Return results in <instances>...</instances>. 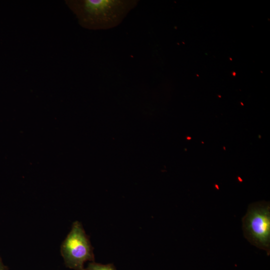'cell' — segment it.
Here are the masks:
<instances>
[{"label": "cell", "mask_w": 270, "mask_h": 270, "mask_svg": "<svg viewBox=\"0 0 270 270\" xmlns=\"http://www.w3.org/2000/svg\"><path fill=\"white\" fill-rule=\"evenodd\" d=\"M138 0H74L67 4L82 26L90 30H108L118 26Z\"/></svg>", "instance_id": "cell-1"}, {"label": "cell", "mask_w": 270, "mask_h": 270, "mask_svg": "<svg viewBox=\"0 0 270 270\" xmlns=\"http://www.w3.org/2000/svg\"><path fill=\"white\" fill-rule=\"evenodd\" d=\"M244 237L252 244L270 252V206L268 202L250 204L242 220Z\"/></svg>", "instance_id": "cell-2"}, {"label": "cell", "mask_w": 270, "mask_h": 270, "mask_svg": "<svg viewBox=\"0 0 270 270\" xmlns=\"http://www.w3.org/2000/svg\"><path fill=\"white\" fill-rule=\"evenodd\" d=\"M60 252L66 265L75 270H83L86 262L94 260L92 246L79 222L73 223L62 244Z\"/></svg>", "instance_id": "cell-3"}, {"label": "cell", "mask_w": 270, "mask_h": 270, "mask_svg": "<svg viewBox=\"0 0 270 270\" xmlns=\"http://www.w3.org/2000/svg\"><path fill=\"white\" fill-rule=\"evenodd\" d=\"M83 270H116L112 264H102L96 262L90 263Z\"/></svg>", "instance_id": "cell-4"}, {"label": "cell", "mask_w": 270, "mask_h": 270, "mask_svg": "<svg viewBox=\"0 0 270 270\" xmlns=\"http://www.w3.org/2000/svg\"><path fill=\"white\" fill-rule=\"evenodd\" d=\"M0 270H7V268L4 264L2 258L0 257Z\"/></svg>", "instance_id": "cell-5"}]
</instances>
